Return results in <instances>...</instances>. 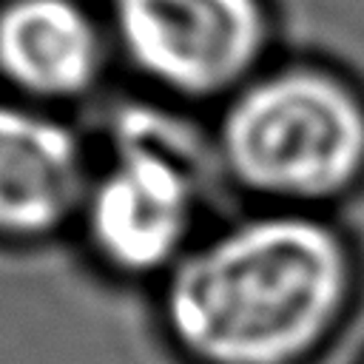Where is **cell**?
I'll list each match as a JSON object with an SVG mask.
<instances>
[{"label":"cell","instance_id":"6da1fadb","mask_svg":"<svg viewBox=\"0 0 364 364\" xmlns=\"http://www.w3.org/2000/svg\"><path fill=\"white\" fill-rule=\"evenodd\" d=\"M162 318L196 364H293L347 296V253L321 222L279 210L233 222L162 276Z\"/></svg>","mask_w":364,"mask_h":364},{"label":"cell","instance_id":"7a4b0ae2","mask_svg":"<svg viewBox=\"0 0 364 364\" xmlns=\"http://www.w3.org/2000/svg\"><path fill=\"white\" fill-rule=\"evenodd\" d=\"M216 168L245 193L313 202L344 191L364 168V108L330 74H253L219 114Z\"/></svg>","mask_w":364,"mask_h":364},{"label":"cell","instance_id":"3957f363","mask_svg":"<svg viewBox=\"0 0 364 364\" xmlns=\"http://www.w3.org/2000/svg\"><path fill=\"white\" fill-rule=\"evenodd\" d=\"M202 182L185 128L162 114H122L77 216L91 253L119 276H165L193 245Z\"/></svg>","mask_w":364,"mask_h":364},{"label":"cell","instance_id":"277c9868","mask_svg":"<svg viewBox=\"0 0 364 364\" xmlns=\"http://www.w3.org/2000/svg\"><path fill=\"white\" fill-rule=\"evenodd\" d=\"M108 37L131 71L185 102L228 100L267 46L264 0H108Z\"/></svg>","mask_w":364,"mask_h":364},{"label":"cell","instance_id":"5b68a950","mask_svg":"<svg viewBox=\"0 0 364 364\" xmlns=\"http://www.w3.org/2000/svg\"><path fill=\"white\" fill-rule=\"evenodd\" d=\"M94 168L57 114L0 100V239L40 242L77 222Z\"/></svg>","mask_w":364,"mask_h":364},{"label":"cell","instance_id":"8992f818","mask_svg":"<svg viewBox=\"0 0 364 364\" xmlns=\"http://www.w3.org/2000/svg\"><path fill=\"white\" fill-rule=\"evenodd\" d=\"M108 43L82 0L0 3V82L28 105L88 97L102 80Z\"/></svg>","mask_w":364,"mask_h":364}]
</instances>
